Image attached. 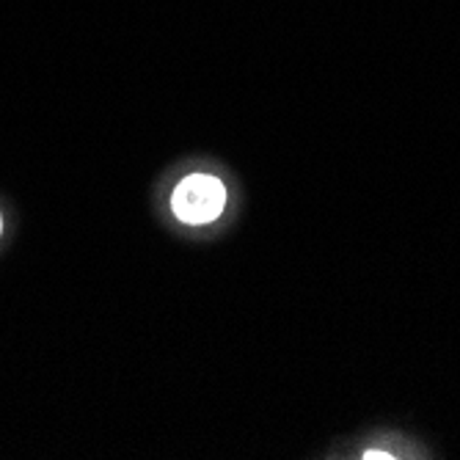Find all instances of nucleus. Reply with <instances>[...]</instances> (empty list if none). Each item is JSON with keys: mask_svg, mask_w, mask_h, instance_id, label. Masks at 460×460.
Returning a JSON list of instances; mask_svg holds the SVG:
<instances>
[{"mask_svg": "<svg viewBox=\"0 0 460 460\" xmlns=\"http://www.w3.org/2000/svg\"><path fill=\"white\" fill-rule=\"evenodd\" d=\"M0 234H4V216H0Z\"/></svg>", "mask_w": 460, "mask_h": 460, "instance_id": "nucleus-3", "label": "nucleus"}, {"mask_svg": "<svg viewBox=\"0 0 460 460\" xmlns=\"http://www.w3.org/2000/svg\"><path fill=\"white\" fill-rule=\"evenodd\" d=\"M172 210L188 226L213 224L226 210V185L213 174H190L177 185Z\"/></svg>", "mask_w": 460, "mask_h": 460, "instance_id": "nucleus-1", "label": "nucleus"}, {"mask_svg": "<svg viewBox=\"0 0 460 460\" xmlns=\"http://www.w3.org/2000/svg\"><path fill=\"white\" fill-rule=\"evenodd\" d=\"M364 457H369V460H372V457H392V455H386V452H367Z\"/></svg>", "mask_w": 460, "mask_h": 460, "instance_id": "nucleus-2", "label": "nucleus"}]
</instances>
